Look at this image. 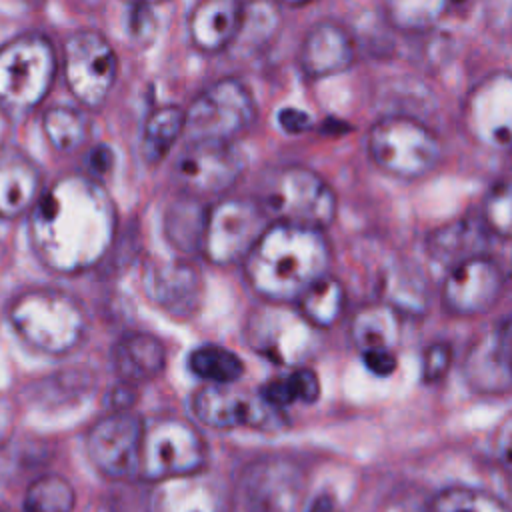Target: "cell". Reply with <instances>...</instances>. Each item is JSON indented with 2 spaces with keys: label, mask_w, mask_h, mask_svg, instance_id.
<instances>
[{
  "label": "cell",
  "mask_w": 512,
  "mask_h": 512,
  "mask_svg": "<svg viewBox=\"0 0 512 512\" xmlns=\"http://www.w3.org/2000/svg\"><path fill=\"white\" fill-rule=\"evenodd\" d=\"M278 124L282 126L284 132L288 134H300L304 130L310 128L312 120L310 116L304 112V110H298V108H282L278 112Z\"/></svg>",
  "instance_id": "42"
},
{
  "label": "cell",
  "mask_w": 512,
  "mask_h": 512,
  "mask_svg": "<svg viewBox=\"0 0 512 512\" xmlns=\"http://www.w3.org/2000/svg\"><path fill=\"white\" fill-rule=\"evenodd\" d=\"M188 368L208 384H234L244 372L242 360L228 348L204 344L190 352Z\"/></svg>",
  "instance_id": "31"
},
{
  "label": "cell",
  "mask_w": 512,
  "mask_h": 512,
  "mask_svg": "<svg viewBox=\"0 0 512 512\" xmlns=\"http://www.w3.org/2000/svg\"><path fill=\"white\" fill-rule=\"evenodd\" d=\"M226 492L220 480L200 470L152 482L146 512H224Z\"/></svg>",
  "instance_id": "18"
},
{
  "label": "cell",
  "mask_w": 512,
  "mask_h": 512,
  "mask_svg": "<svg viewBox=\"0 0 512 512\" xmlns=\"http://www.w3.org/2000/svg\"><path fill=\"white\" fill-rule=\"evenodd\" d=\"M366 144L376 166L400 178L428 174L442 156L436 134L420 120L404 114L382 116L374 122Z\"/></svg>",
  "instance_id": "6"
},
{
  "label": "cell",
  "mask_w": 512,
  "mask_h": 512,
  "mask_svg": "<svg viewBox=\"0 0 512 512\" xmlns=\"http://www.w3.org/2000/svg\"><path fill=\"white\" fill-rule=\"evenodd\" d=\"M242 4L236 0H202L188 16V34L202 52L228 48L238 32Z\"/></svg>",
  "instance_id": "23"
},
{
  "label": "cell",
  "mask_w": 512,
  "mask_h": 512,
  "mask_svg": "<svg viewBox=\"0 0 512 512\" xmlns=\"http://www.w3.org/2000/svg\"><path fill=\"white\" fill-rule=\"evenodd\" d=\"M256 118L250 90L234 78H222L202 90L184 110V130L192 140L230 142L246 132Z\"/></svg>",
  "instance_id": "8"
},
{
  "label": "cell",
  "mask_w": 512,
  "mask_h": 512,
  "mask_svg": "<svg viewBox=\"0 0 512 512\" xmlns=\"http://www.w3.org/2000/svg\"><path fill=\"white\" fill-rule=\"evenodd\" d=\"M268 224L254 198H224L208 208L200 252L216 266L244 262Z\"/></svg>",
  "instance_id": "9"
},
{
  "label": "cell",
  "mask_w": 512,
  "mask_h": 512,
  "mask_svg": "<svg viewBox=\"0 0 512 512\" xmlns=\"http://www.w3.org/2000/svg\"><path fill=\"white\" fill-rule=\"evenodd\" d=\"M242 264L254 292L272 304H288L328 274L330 246L320 230L272 222Z\"/></svg>",
  "instance_id": "2"
},
{
  "label": "cell",
  "mask_w": 512,
  "mask_h": 512,
  "mask_svg": "<svg viewBox=\"0 0 512 512\" xmlns=\"http://www.w3.org/2000/svg\"><path fill=\"white\" fill-rule=\"evenodd\" d=\"M480 220L486 226L488 232H494L496 236L508 238L510 236V222H512V210H510V186L508 182L496 184L490 194L484 200Z\"/></svg>",
  "instance_id": "37"
},
{
  "label": "cell",
  "mask_w": 512,
  "mask_h": 512,
  "mask_svg": "<svg viewBox=\"0 0 512 512\" xmlns=\"http://www.w3.org/2000/svg\"><path fill=\"white\" fill-rule=\"evenodd\" d=\"M112 364L122 384H142L158 376L166 364V350L162 342L144 332L122 336L112 350Z\"/></svg>",
  "instance_id": "24"
},
{
  "label": "cell",
  "mask_w": 512,
  "mask_h": 512,
  "mask_svg": "<svg viewBox=\"0 0 512 512\" xmlns=\"http://www.w3.org/2000/svg\"><path fill=\"white\" fill-rule=\"evenodd\" d=\"M130 36L138 44H148L156 34V14L148 4H132L128 14Z\"/></svg>",
  "instance_id": "40"
},
{
  "label": "cell",
  "mask_w": 512,
  "mask_h": 512,
  "mask_svg": "<svg viewBox=\"0 0 512 512\" xmlns=\"http://www.w3.org/2000/svg\"><path fill=\"white\" fill-rule=\"evenodd\" d=\"M256 204L276 224L322 230L336 216V196L328 182L300 164L268 170L258 186Z\"/></svg>",
  "instance_id": "4"
},
{
  "label": "cell",
  "mask_w": 512,
  "mask_h": 512,
  "mask_svg": "<svg viewBox=\"0 0 512 512\" xmlns=\"http://www.w3.org/2000/svg\"><path fill=\"white\" fill-rule=\"evenodd\" d=\"M62 70L72 96L86 108H98L114 86L118 60L100 32L78 30L64 40Z\"/></svg>",
  "instance_id": "10"
},
{
  "label": "cell",
  "mask_w": 512,
  "mask_h": 512,
  "mask_svg": "<svg viewBox=\"0 0 512 512\" xmlns=\"http://www.w3.org/2000/svg\"><path fill=\"white\" fill-rule=\"evenodd\" d=\"M278 24H280V12L276 4H268V2L242 4L238 32L230 46H240L246 50L262 48L274 36Z\"/></svg>",
  "instance_id": "33"
},
{
  "label": "cell",
  "mask_w": 512,
  "mask_h": 512,
  "mask_svg": "<svg viewBox=\"0 0 512 512\" xmlns=\"http://www.w3.org/2000/svg\"><path fill=\"white\" fill-rule=\"evenodd\" d=\"M206 444L184 418L158 416L142 426L138 476L158 482L204 470Z\"/></svg>",
  "instance_id": "7"
},
{
  "label": "cell",
  "mask_w": 512,
  "mask_h": 512,
  "mask_svg": "<svg viewBox=\"0 0 512 512\" xmlns=\"http://www.w3.org/2000/svg\"><path fill=\"white\" fill-rule=\"evenodd\" d=\"M308 512H330V502H328L326 498L316 500V502H314V506H312Z\"/></svg>",
  "instance_id": "44"
},
{
  "label": "cell",
  "mask_w": 512,
  "mask_h": 512,
  "mask_svg": "<svg viewBox=\"0 0 512 512\" xmlns=\"http://www.w3.org/2000/svg\"><path fill=\"white\" fill-rule=\"evenodd\" d=\"M184 132V110L172 104L152 110L142 130V154L148 162L162 160Z\"/></svg>",
  "instance_id": "30"
},
{
  "label": "cell",
  "mask_w": 512,
  "mask_h": 512,
  "mask_svg": "<svg viewBox=\"0 0 512 512\" xmlns=\"http://www.w3.org/2000/svg\"><path fill=\"white\" fill-rule=\"evenodd\" d=\"M144 290L160 308L186 318L200 304L202 278L198 268L184 258L152 262L144 272Z\"/></svg>",
  "instance_id": "19"
},
{
  "label": "cell",
  "mask_w": 512,
  "mask_h": 512,
  "mask_svg": "<svg viewBox=\"0 0 512 512\" xmlns=\"http://www.w3.org/2000/svg\"><path fill=\"white\" fill-rule=\"evenodd\" d=\"M452 360V350L446 342H434L422 356V378L426 382H438L446 376Z\"/></svg>",
  "instance_id": "39"
},
{
  "label": "cell",
  "mask_w": 512,
  "mask_h": 512,
  "mask_svg": "<svg viewBox=\"0 0 512 512\" xmlns=\"http://www.w3.org/2000/svg\"><path fill=\"white\" fill-rule=\"evenodd\" d=\"M466 380L478 392L502 394L510 388V320L502 318L490 334L480 338L464 364Z\"/></svg>",
  "instance_id": "20"
},
{
  "label": "cell",
  "mask_w": 512,
  "mask_h": 512,
  "mask_svg": "<svg viewBox=\"0 0 512 512\" xmlns=\"http://www.w3.org/2000/svg\"><path fill=\"white\" fill-rule=\"evenodd\" d=\"M42 130L48 142L62 152L80 148L88 138V120L70 106L48 108L42 116Z\"/></svg>",
  "instance_id": "34"
},
{
  "label": "cell",
  "mask_w": 512,
  "mask_h": 512,
  "mask_svg": "<svg viewBox=\"0 0 512 512\" xmlns=\"http://www.w3.org/2000/svg\"><path fill=\"white\" fill-rule=\"evenodd\" d=\"M364 366L374 374V376H390L396 370V354L392 350H368L362 352Z\"/></svg>",
  "instance_id": "41"
},
{
  "label": "cell",
  "mask_w": 512,
  "mask_h": 512,
  "mask_svg": "<svg viewBox=\"0 0 512 512\" xmlns=\"http://www.w3.org/2000/svg\"><path fill=\"white\" fill-rule=\"evenodd\" d=\"M56 52L42 34H22L0 48V104L12 114L34 110L50 92Z\"/></svg>",
  "instance_id": "5"
},
{
  "label": "cell",
  "mask_w": 512,
  "mask_h": 512,
  "mask_svg": "<svg viewBox=\"0 0 512 512\" xmlns=\"http://www.w3.org/2000/svg\"><path fill=\"white\" fill-rule=\"evenodd\" d=\"M350 332L360 352L392 350L400 336L398 312L382 302L366 304L356 312Z\"/></svg>",
  "instance_id": "26"
},
{
  "label": "cell",
  "mask_w": 512,
  "mask_h": 512,
  "mask_svg": "<svg viewBox=\"0 0 512 512\" xmlns=\"http://www.w3.org/2000/svg\"><path fill=\"white\" fill-rule=\"evenodd\" d=\"M378 294L382 304L396 312H420L426 306V282L418 268L396 262L380 274Z\"/></svg>",
  "instance_id": "28"
},
{
  "label": "cell",
  "mask_w": 512,
  "mask_h": 512,
  "mask_svg": "<svg viewBox=\"0 0 512 512\" xmlns=\"http://www.w3.org/2000/svg\"><path fill=\"white\" fill-rule=\"evenodd\" d=\"M354 60V44L348 32L332 22H316L304 36L298 64L310 78H326L344 72Z\"/></svg>",
  "instance_id": "21"
},
{
  "label": "cell",
  "mask_w": 512,
  "mask_h": 512,
  "mask_svg": "<svg viewBox=\"0 0 512 512\" xmlns=\"http://www.w3.org/2000/svg\"><path fill=\"white\" fill-rule=\"evenodd\" d=\"M504 290L500 266L484 256L468 258L448 270L442 286V304L456 316H480L488 312Z\"/></svg>",
  "instance_id": "15"
},
{
  "label": "cell",
  "mask_w": 512,
  "mask_h": 512,
  "mask_svg": "<svg viewBox=\"0 0 512 512\" xmlns=\"http://www.w3.org/2000/svg\"><path fill=\"white\" fill-rule=\"evenodd\" d=\"M314 330L296 308L270 302L248 318L246 338L258 354L296 368L312 352Z\"/></svg>",
  "instance_id": "12"
},
{
  "label": "cell",
  "mask_w": 512,
  "mask_h": 512,
  "mask_svg": "<svg viewBox=\"0 0 512 512\" xmlns=\"http://www.w3.org/2000/svg\"><path fill=\"white\" fill-rule=\"evenodd\" d=\"M112 164H114V152L106 144H100L90 150L88 168H90L92 176H102V174L110 172Z\"/></svg>",
  "instance_id": "43"
},
{
  "label": "cell",
  "mask_w": 512,
  "mask_h": 512,
  "mask_svg": "<svg viewBox=\"0 0 512 512\" xmlns=\"http://www.w3.org/2000/svg\"><path fill=\"white\" fill-rule=\"evenodd\" d=\"M346 290L340 280L324 274L310 284L296 300V310L314 328L332 326L344 312Z\"/></svg>",
  "instance_id": "27"
},
{
  "label": "cell",
  "mask_w": 512,
  "mask_h": 512,
  "mask_svg": "<svg viewBox=\"0 0 512 512\" xmlns=\"http://www.w3.org/2000/svg\"><path fill=\"white\" fill-rule=\"evenodd\" d=\"M428 512H508V508L490 492L466 486L440 490L428 504Z\"/></svg>",
  "instance_id": "35"
},
{
  "label": "cell",
  "mask_w": 512,
  "mask_h": 512,
  "mask_svg": "<svg viewBox=\"0 0 512 512\" xmlns=\"http://www.w3.org/2000/svg\"><path fill=\"white\" fill-rule=\"evenodd\" d=\"M284 380H286L292 402L312 404V402L318 400L320 380H318L314 370H310L306 366H296L292 372L284 374Z\"/></svg>",
  "instance_id": "38"
},
{
  "label": "cell",
  "mask_w": 512,
  "mask_h": 512,
  "mask_svg": "<svg viewBox=\"0 0 512 512\" xmlns=\"http://www.w3.org/2000/svg\"><path fill=\"white\" fill-rule=\"evenodd\" d=\"M242 168V156L230 142L192 140L174 164V178L188 196L198 198L230 190Z\"/></svg>",
  "instance_id": "13"
},
{
  "label": "cell",
  "mask_w": 512,
  "mask_h": 512,
  "mask_svg": "<svg viewBox=\"0 0 512 512\" xmlns=\"http://www.w3.org/2000/svg\"><path fill=\"white\" fill-rule=\"evenodd\" d=\"M116 208L92 176L58 178L30 210V242L44 266L76 274L98 264L116 236Z\"/></svg>",
  "instance_id": "1"
},
{
  "label": "cell",
  "mask_w": 512,
  "mask_h": 512,
  "mask_svg": "<svg viewBox=\"0 0 512 512\" xmlns=\"http://www.w3.org/2000/svg\"><path fill=\"white\" fill-rule=\"evenodd\" d=\"M446 10H448V4L438 0H420V2L396 0L384 6L388 22L408 32H422L432 28Z\"/></svg>",
  "instance_id": "36"
},
{
  "label": "cell",
  "mask_w": 512,
  "mask_h": 512,
  "mask_svg": "<svg viewBox=\"0 0 512 512\" xmlns=\"http://www.w3.org/2000/svg\"><path fill=\"white\" fill-rule=\"evenodd\" d=\"M8 320L34 350L60 356L80 346L88 320L80 302L58 288H28L8 304Z\"/></svg>",
  "instance_id": "3"
},
{
  "label": "cell",
  "mask_w": 512,
  "mask_h": 512,
  "mask_svg": "<svg viewBox=\"0 0 512 512\" xmlns=\"http://www.w3.org/2000/svg\"><path fill=\"white\" fill-rule=\"evenodd\" d=\"M42 194V174L38 166L20 150H0V218H20L28 214Z\"/></svg>",
  "instance_id": "22"
},
{
  "label": "cell",
  "mask_w": 512,
  "mask_h": 512,
  "mask_svg": "<svg viewBox=\"0 0 512 512\" xmlns=\"http://www.w3.org/2000/svg\"><path fill=\"white\" fill-rule=\"evenodd\" d=\"M488 230L480 218H460L436 228L428 238L430 258L442 266L454 268L456 264L484 256L488 246Z\"/></svg>",
  "instance_id": "25"
},
{
  "label": "cell",
  "mask_w": 512,
  "mask_h": 512,
  "mask_svg": "<svg viewBox=\"0 0 512 512\" xmlns=\"http://www.w3.org/2000/svg\"><path fill=\"white\" fill-rule=\"evenodd\" d=\"M302 492V472L288 460L254 462L242 478L246 512H298Z\"/></svg>",
  "instance_id": "17"
},
{
  "label": "cell",
  "mask_w": 512,
  "mask_h": 512,
  "mask_svg": "<svg viewBox=\"0 0 512 512\" xmlns=\"http://www.w3.org/2000/svg\"><path fill=\"white\" fill-rule=\"evenodd\" d=\"M206 214L208 208L192 196H184L170 204L164 216V234L168 242L182 254L200 252Z\"/></svg>",
  "instance_id": "29"
},
{
  "label": "cell",
  "mask_w": 512,
  "mask_h": 512,
  "mask_svg": "<svg viewBox=\"0 0 512 512\" xmlns=\"http://www.w3.org/2000/svg\"><path fill=\"white\" fill-rule=\"evenodd\" d=\"M144 420L116 410L100 418L86 434V454L94 468L114 480L138 474Z\"/></svg>",
  "instance_id": "14"
},
{
  "label": "cell",
  "mask_w": 512,
  "mask_h": 512,
  "mask_svg": "<svg viewBox=\"0 0 512 512\" xmlns=\"http://www.w3.org/2000/svg\"><path fill=\"white\" fill-rule=\"evenodd\" d=\"M512 80L506 72L492 74L466 96L462 118L466 130L480 142L506 148L510 144Z\"/></svg>",
  "instance_id": "16"
},
{
  "label": "cell",
  "mask_w": 512,
  "mask_h": 512,
  "mask_svg": "<svg viewBox=\"0 0 512 512\" xmlns=\"http://www.w3.org/2000/svg\"><path fill=\"white\" fill-rule=\"evenodd\" d=\"M0 512H6V510H4V508H2V506H0Z\"/></svg>",
  "instance_id": "45"
},
{
  "label": "cell",
  "mask_w": 512,
  "mask_h": 512,
  "mask_svg": "<svg viewBox=\"0 0 512 512\" xmlns=\"http://www.w3.org/2000/svg\"><path fill=\"white\" fill-rule=\"evenodd\" d=\"M196 418L218 430L254 428V430H280L286 424L284 412L266 404L260 394H250L234 384H206L196 390L192 398Z\"/></svg>",
  "instance_id": "11"
},
{
  "label": "cell",
  "mask_w": 512,
  "mask_h": 512,
  "mask_svg": "<svg viewBox=\"0 0 512 512\" xmlns=\"http://www.w3.org/2000/svg\"><path fill=\"white\" fill-rule=\"evenodd\" d=\"M76 494L72 484L60 474H42L24 492V512H72Z\"/></svg>",
  "instance_id": "32"
}]
</instances>
